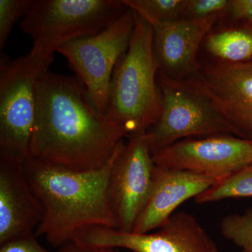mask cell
<instances>
[{
  "mask_svg": "<svg viewBox=\"0 0 252 252\" xmlns=\"http://www.w3.org/2000/svg\"><path fill=\"white\" fill-rule=\"evenodd\" d=\"M125 137L124 126L94 108L77 76L47 70L39 77L31 158L94 171L109 163Z\"/></svg>",
  "mask_w": 252,
  "mask_h": 252,
  "instance_id": "1",
  "label": "cell"
},
{
  "mask_svg": "<svg viewBox=\"0 0 252 252\" xmlns=\"http://www.w3.org/2000/svg\"><path fill=\"white\" fill-rule=\"evenodd\" d=\"M124 144V141L107 165L94 171H72L36 158L24 162L28 183L42 210L36 235L61 248L86 227L117 228L109 204L108 185L113 162Z\"/></svg>",
  "mask_w": 252,
  "mask_h": 252,
  "instance_id": "2",
  "label": "cell"
},
{
  "mask_svg": "<svg viewBox=\"0 0 252 252\" xmlns=\"http://www.w3.org/2000/svg\"><path fill=\"white\" fill-rule=\"evenodd\" d=\"M158 70L154 51L153 28L135 13L130 45L113 72L106 114L125 127L127 137L145 134L160 116L162 102L157 82Z\"/></svg>",
  "mask_w": 252,
  "mask_h": 252,
  "instance_id": "3",
  "label": "cell"
},
{
  "mask_svg": "<svg viewBox=\"0 0 252 252\" xmlns=\"http://www.w3.org/2000/svg\"><path fill=\"white\" fill-rule=\"evenodd\" d=\"M161 111L145 133L152 152L197 136H245L204 94L193 77L177 79L158 71Z\"/></svg>",
  "mask_w": 252,
  "mask_h": 252,
  "instance_id": "4",
  "label": "cell"
},
{
  "mask_svg": "<svg viewBox=\"0 0 252 252\" xmlns=\"http://www.w3.org/2000/svg\"><path fill=\"white\" fill-rule=\"evenodd\" d=\"M127 9L115 0H34L20 27L32 39L31 52L54 61L61 46L98 34Z\"/></svg>",
  "mask_w": 252,
  "mask_h": 252,
  "instance_id": "5",
  "label": "cell"
},
{
  "mask_svg": "<svg viewBox=\"0 0 252 252\" xmlns=\"http://www.w3.org/2000/svg\"><path fill=\"white\" fill-rule=\"evenodd\" d=\"M53 61L30 52L0 63V151L25 162L31 158L36 86Z\"/></svg>",
  "mask_w": 252,
  "mask_h": 252,
  "instance_id": "6",
  "label": "cell"
},
{
  "mask_svg": "<svg viewBox=\"0 0 252 252\" xmlns=\"http://www.w3.org/2000/svg\"><path fill=\"white\" fill-rule=\"evenodd\" d=\"M135 23V11L127 8L98 34L74 39L58 50L85 86L91 103L103 115L108 109L113 72L128 49Z\"/></svg>",
  "mask_w": 252,
  "mask_h": 252,
  "instance_id": "7",
  "label": "cell"
},
{
  "mask_svg": "<svg viewBox=\"0 0 252 252\" xmlns=\"http://www.w3.org/2000/svg\"><path fill=\"white\" fill-rule=\"evenodd\" d=\"M72 241L94 250L124 248L133 252H220L196 218L186 212L174 213L155 233H135L91 225L78 230Z\"/></svg>",
  "mask_w": 252,
  "mask_h": 252,
  "instance_id": "8",
  "label": "cell"
},
{
  "mask_svg": "<svg viewBox=\"0 0 252 252\" xmlns=\"http://www.w3.org/2000/svg\"><path fill=\"white\" fill-rule=\"evenodd\" d=\"M127 138L113 162L108 196L117 229L132 232L153 188L157 165L145 134Z\"/></svg>",
  "mask_w": 252,
  "mask_h": 252,
  "instance_id": "9",
  "label": "cell"
},
{
  "mask_svg": "<svg viewBox=\"0 0 252 252\" xmlns=\"http://www.w3.org/2000/svg\"><path fill=\"white\" fill-rule=\"evenodd\" d=\"M152 157L158 166L223 178L252 163V142L232 135L185 139Z\"/></svg>",
  "mask_w": 252,
  "mask_h": 252,
  "instance_id": "10",
  "label": "cell"
},
{
  "mask_svg": "<svg viewBox=\"0 0 252 252\" xmlns=\"http://www.w3.org/2000/svg\"><path fill=\"white\" fill-rule=\"evenodd\" d=\"M193 78L223 115L252 139V61L211 64Z\"/></svg>",
  "mask_w": 252,
  "mask_h": 252,
  "instance_id": "11",
  "label": "cell"
},
{
  "mask_svg": "<svg viewBox=\"0 0 252 252\" xmlns=\"http://www.w3.org/2000/svg\"><path fill=\"white\" fill-rule=\"evenodd\" d=\"M42 210L30 187L24 162L0 151V245L33 233Z\"/></svg>",
  "mask_w": 252,
  "mask_h": 252,
  "instance_id": "12",
  "label": "cell"
},
{
  "mask_svg": "<svg viewBox=\"0 0 252 252\" xmlns=\"http://www.w3.org/2000/svg\"><path fill=\"white\" fill-rule=\"evenodd\" d=\"M217 18H180L152 26L158 71L177 79L196 76L198 50Z\"/></svg>",
  "mask_w": 252,
  "mask_h": 252,
  "instance_id": "13",
  "label": "cell"
},
{
  "mask_svg": "<svg viewBox=\"0 0 252 252\" xmlns=\"http://www.w3.org/2000/svg\"><path fill=\"white\" fill-rule=\"evenodd\" d=\"M223 178L157 165L153 188L132 232L148 233L161 227L176 209Z\"/></svg>",
  "mask_w": 252,
  "mask_h": 252,
  "instance_id": "14",
  "label": "cell"
},
{
  "mask_svg": "<svg viewBox=\"0 0 252 252\" xmlns=\"http://www.w3.org/2000/svg\"><path fill=\"white\" fill-rule=\"evenodd\" d=\"M207 48L223 62H248L252 58V32L243 28L213 33L207 38Z\"/></svg>",
  "mask_w": 252,
  "mask_h": 252,
  "instance_id": "15",
  "label": "cell"
},
{
  "mask_svg": "<svg viewBox=\"0 0 252 252\" xmlns=\"http://www.w3.org/2000/svg\"><path fill=\"white\" fill-rule=\"evenodd\" d=\"M252 197V163L223 177L195 198L198 204Z\"/></svg>",
  "mask_w": 252,
  "mask_h": 252,
  "instance_id": "16",
  "label": "cell"
},
{
  "mask_svg": "<svg viewBox=\"0 0 252 252\" xmlns=\"http://www.w3.org/2000/svg\"><path fill=\"white\" fill-rule=\"evenodd\" d=\"M122 2L153 26L184 18L187 0H122Z\"/></svg>",
  "mask_w": 252,
  "mask_h": 252,
  "instance_id": "17",
  "label": "cell"
},
{
  "mask_svg": "<svg viewBox=\"0 0 252 252\" xmlns=\"http://www.w3.org/2000/svg\"><path fill=\"white\" fill-rule=\"evenodd\" d=\"M221 234L243 252H252V208L243 214H232L222 219Z\"/></svg>",
  "mask_w": 252,
  "mask_h": 252,
  "instance_id": "18",
  "label": "cell"
},
{
  "mask_svg": "<svg viewBox=\"0 0 252 252\" xmlns=\"http://www.w3.org/2000/svg\"><path fill=\"white\" fill-rule=\"evenodd\" d=\"M34 0H0V50L4 49L10 33L20 18H24Z\"/></svg>",
  "mask_w": 252,
  "mask_h": 252,
  "instance_id": "19",
  "label": "cell"
},
{
  "mask_svg": "<svg viewBox=\"0 0 252 252\" xmlns=\"http://www.w3.org/2000/svg\"><path fill=\"white\" fill-rule=\"evenodd\" d=\"M230 0H187L184 18L219 17L229 10Z\"/></svg>",
  "mask_w": 252,
  "mask_h": 252,
  "instance_id": "20",
  "label": "cell"
},
{
  "mask_svg": "<svg viewBox=\"0 0 252 252\" xmlns=\"http://www.w3.org/2000/svg\"><path fill=\"white\" fill-rule=\"evenodd\" d=\"M0 252H51L41 246L33 233L0 245Z\"/></svg>",
  "mask_w": 252,
  "mask_h": 252,
  "instance_id": "21",
  "label": "cell"
},
{
  "mask_svg": "<svg viewBox=\"0 0 252 252\" xmlns=\"http://www.w3.org/2000/svg\"><path fill=\"white\" fill-rule=\"evenodd\" d=\"M228 11L243 23L245 29L252 32V0H230Z\"/></svg>",
  "mask_w": 252,
  "mask_h": 252,
  "instance_id": "22",
  "label": "cell"
},
{
  "mask_svg": "<svg viewBox=\"0 0 252 252\" xmlns=\"http://www.w3.org/2000/svg\"><path fill=\"white\" fill-rule=\"evenodd\" d=\"M56 252H95V250L84 248L72 241L63 245L59 249V251Z\"/></svg>",
  "mask_w": 252,
  "mask_h": 252,
  "instance_id": "23",
  "label": "cell"
},
{
  "mask_svg": "<svg viewBox=\"0 0 252 252\" xmlns=\"http://www.w3.org/2000/svg\"><path fill=\"white\" fill-rule=\"evenodd\" d=\"M95 252H117L114 251V250H111V249H109V250H95Z\"/></svg>",
  "mask_w": 252,
  "mask_h": 252,
  "instance_id": "24",
  "label": "cell"
},
{
  "mask_svg": "<svg viewBox=\"0 0 252 252\" xmlns=\"http://www.w3.org/2000/svg\"><path fill=\"white\" fill-rule=\"evenodd\" d=\"M251 140H252V138L251 139Z\"/></svg>",
  "mask_w": 252,
  "mask_h": 252,
  "instance_id": "25",
  "label": "cell"
}]
</instances>
